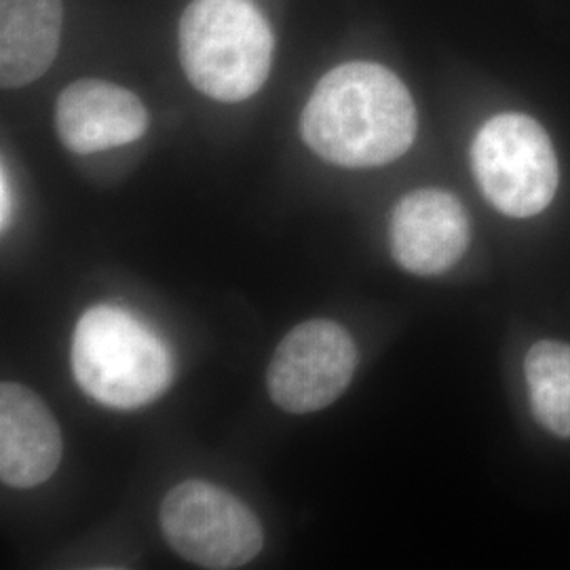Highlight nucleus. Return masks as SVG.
Here are the masks:
<instances>
[{"label":"nucleus","instance_id":"1","mask_svg":"<svg viewBox=\"0 0 570 570\" xmlns=\"http://www.w3.org/2000/svg\"><path fill=\"white\" fill-rule=\"evenodd\" d=\"M306 146L327 164L348 169L400 159L416 136V108L389 68L348 61L313 89L301 117Z\"/></svg>","mask_w":570,"mask_h":570},{"label":"nucleus","instance_id":"2","mask_svg":"<svg viewBox=\"0 0 570 570\" xmlns=\"http://www.w3.org/2000/svg\"><path fill=\"white\" fill-rule=\"evenodd\" d=\"M275 37L254 0H193L178 26V56L190 85L218 102L263 89Z\"/></svg>","mask_w":570,"mask_h":570},{"label":"nucleus","instance_id":"3","mask_svg":"<svg viewBox=\"0 0 570 570\" xmlns=\"http://www.w3.org/2000/svg\"><path fill=\"white\" fill-rule=\"evenodd\" d=\"M72 372L98 404L136 410L164 395L174 364L164 341L129 311L94 306L72 334Z\"/></svg>","mask_w":570,"mask_h":570},{"label":"nucleus","instance_id":"4","mask_svg":"<svg viewBox=\"0 0 570 570\" xmlns=\"http://www.w3.org/2000/svg\"><path fill=\"white\" fill-rule=\"evenodd\" d=\"M471 167L482 195L511 218L541 214L558 188V161L546 129L518 112L482 125L471 146Z\"/></svg>","mask_w":570,"mask_h":570},{"label":"nucleus","instance_id":"5","mask_svg":"<svg viewBox=\"0 0 570 570\" xmlns=\"http://www.w3.org/2000/svg\"><path fill=\"white\" fill-rule=\"evenodd\" d=\"M159 524L171 550L202 569H242L265 546L254 511L228 490L186 480L165 494Z\"/></svg>","mask_w":570,"mask_h":570},{"label":"nucleus","instance_id":"6","mask_svg":"<svg viewBox=\"0 0 570 570\" xmlns=\"http://www.w3.org/2000/svg\"><path fill=\"white\" fill-rule=\"evenodd\" d=\"M357 367V346L345 327L313 320L294 327L275 348L266 389L289 414L320 412L336 402Z\"/></svg>","mask_w":570,"mask_h":570},{"label":"nucleus","instance_id":"7","mask_svg":"<svg viewBox=\"0 0 570 570\" xmlns=\"http://www.w3.org/2000/svg\"><path fill=\"white\" fill-rule=\"evenodd\" d=\"M469 247V216L446 190L407 193L393 209L391 249L395 263L414 275H440L456 265Z\"/></svg>","mask_w":570,"mask_h":570},{"label":"nucleus","instance_id":"8","mask_svg":"<svg viewBox=\"0 0 570 570\" xmlns=\"http://www.w3.org/2000/svg\"><path fill=\"white\" fill-rule=\"evenodd\" d=\"M148 129L142 100L117 82H70L56 102L60 142L77 155H94L140 140Z\"/></svg>","mask_w":570,"mask_h":570},{"label":"nucleus","instance_id":"9","mask_svg":"<svg viewBox=\"0 0 570 570\" xmlns=\"http://www.w3.org/2000/svg\"><path fill=\"white\" fill-rule=\"evenodd\" d=\"M61 461V431L32 389L4 381L0 387V478L11 489L47 482Z\"/></svg>","mask_w":570,"mask_h":570},{"label":"nucleus","instance_id":"10","mask_svg":"<svg viewBox=\"0 0 570 570\" xmlns=\"http://www.w3.org/2000/svg\"><path fill=\"white\" fill-rule=\"evenodd\" d=\"M61 0H0V82L20 89L41 79L60 51Z\"/></svg>","mask_w":570,"mask_h":570},{"label":"nucleus","instance_id":"11","mask_svg":"<svg viewBox=\"0 0 570 570\" xmlns=\"http://www.w3.org/2000/svg\"><path fill=\"white\" fill-rule=\"evenodd\" d=\"M534 419L558 438H570V346L541 341L524 360Z\"/></svg>","mask_w":570,"mask_h":570},{"label":"nucleus","instance_id":"12","mask_svg":"<svg viewBox=\"0 0 570 570\" xmlns=\"http://www.w3.org/2000/svg\"><path fill=\"white\" fill-rule=\"evenodd\" d=\"M9 212H11V195H9L7 171L2 167V176H0V225H2V230L7 228V223H9Z\"/></svg>","mask_w":570,"mask_h":570}]
</instances>
